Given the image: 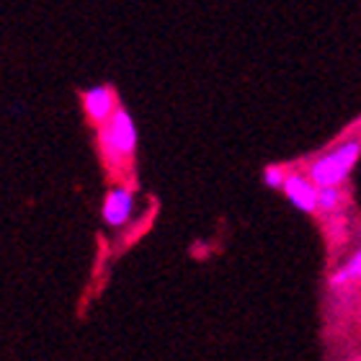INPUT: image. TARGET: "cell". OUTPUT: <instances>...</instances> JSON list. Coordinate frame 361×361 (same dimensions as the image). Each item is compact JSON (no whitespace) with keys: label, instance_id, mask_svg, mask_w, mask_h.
I'll return each instance as SVG.
<instances>
[{"label":"cell","instance_id":"obj_1","mask_svg":"<svg viewBox=\"0 0 361 361\" xmlns=\"http://www.w3.org/2000/svg\"><path fill=\"white\" fill-rule=\"evenodd\" d=\"M96 150L106 176L114 178V186H135L137 173V127L129 111L121 106L114 119L96 132Z\"/></svg>","mask_w":361,"mask_h":361},{"label":"cell","instance_id":"obj_2","mask_svg":"<svg viewBox=\"0 0 361 361\" xmlns=\"http://www.w3.org/2000/svg\"><path fill=\"white\" fill-rule=\"evenodd\" d=\"M361 158V119L354 121L343 135L331 142L325 150L310 155V158L294 163L317 188L346 186L348 176Z\"/></svg>","mask_w":361,"mask_h":361},{"label":"cell","instance_id":"obj_3","mask_svg":"<svg viewBox=\"0 0 361 361\" xmlns=\"http://www.w3.org/2000/svg\"><path fill=\"white\" fill-rule=\"evenodd\" d=\"M80 106H83L85 121L98 132V129L106 127L114 119V114L121 109V101L116 96L114 85L104 83L80 90Z\"/></svg>","mask_w":361,"mask_h":361},{"label":"cell","instance_id":"obj_4","mask_svg":"<svg viewBox=\"0 0 361 361\" xmlns=\"http://www.w3.org/2000/svg\"><path fill=\"white\" fill-rule=\"evenodd\" d=\"M281 194L289 199L294 209H300L302 214H310V217H317L320 214V188L302 173L300 168L289 166V178H286Z\"/></svg>","mask_w":361,"mask_h":361},{"label":"cell","instance_id":"obj_5","mask_svg":"<svg viewBox=\"0 0 361 361\" xmlns=\"http://www.w3.org/2000/svg\"><path fill=\"white\" fill-rule=\"evenodd\" d=\"M101 214H104V222L114 230H119L135 217V186H127V183H119V186H111L104 196V207H101Z\"/></svg>","mask_w":361,"mask_h":361},{"label":"cell","instance_id":"obj_6","mask_svg":"<svg viewBox=\"0 0 361 361\" xmlns=\"http://www.w3.org/2000/svg\"><path fill=\"white\" fill-rule=\"evenodd\" d=\"M361 284V245L351 253V256L333 271L331 276V289H346V286Z\"/></svg>","mask_w":361,"mask_h":361},{"label":"cell","instance_id":"obj_7","mask_svg":"<svg viewBox=\"0 0 361 361\" xmlns=\"http://www.w3.org/2000/svg\"><path fill=\"white\" fill-rule=\"evenodd\" d=\"M286 178H289V166H281V163H276V166H266L264 168V183L269 188H284Z\"/></svg>","mask_w":361,"mask_h":361},{"label":"cell","instance_id":"obj_8","mask_svg":"<svg viewBox=\"0 0 361 361\" xmlns=\"http://www.w3.org/2000/svg\"><path fill=\"white\" fill-rule=\"evenodd\" d=\"M348 361H361V354H359V356H351Z\"/></svg>","mask_w":361,"mask_h":361}]
</instances>
